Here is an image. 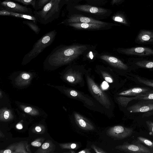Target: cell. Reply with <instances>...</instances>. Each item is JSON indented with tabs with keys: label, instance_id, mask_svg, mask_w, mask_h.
I'll list each match as a JSON object with an SVG mask.
<instances>
[{
	"label": "cell",
	"instance_id": "32",
	"mask_svg": "<svg viewBox=\"0 0 153 153\" xmlns=\"http://www.w3.org/2000/svg\"><path fill=\"white\" fill-rule=\"evenodd\" d=\"M91 147L94 150L96 153H105L106 152L103 150L102 149L98 147L95 145H92Z\"/></svg>",
	"mask_w": 153,
	"mask_h": 153
},
{
	"label": "cell",
	"instance_id": "43",
	"mask_svg": "<svg viewBox=\"0 0 153 153\" xmlns=\"http://www.w3.org/2000/svg\"><path fill=\"white\" fill-rule=\"evenodd\" d=\"M3 152L4 153H11V152L10 150L7 149L4 151Z\"/></svg>",
	"mask_w": 153,
	"mask_h": 153
},
{
	"label": "cell",
	"instance_id": "17",
	"mask_svg": "<svg viewBox=\"0 0 153 153\" xmlns=\"http://www.w3.org/2000/svg\"><path fill=\"white\" fill-rule=\"evenodd\" d=\"M1 5L4 9L15 13H26L29 12V9L25 6L9 0L2 2Z\"/></svg>",
	"mask_w": 153,
	"mask_h": 153
},
{
	"label": "cell",
	"instance_id": "22",
	"mask_svg": "<svg viewBox=\"0 0 153 153\" xmlns=\"http://www.w3.org/2000/svg\"><path fill=\"white\" fill-rule=\"evenodd\" d=\"M0 15L1 16H13L34 21L36 20V18L33 16L27 15L25 14L13 12L4 9L0 11Z\"/></svg>",
	"mask_w": 153,
	"mask_h": 153
},
{
	"label": "cell",
	"instance_id": "28",
	"mask_svg": "<svg viewBox=\"0 0 153 153\" xmlns=\"http://www.w3.org/2000/svg\"><path fill=\"white\" fill-rule=\"evenodd\" d=\"M88 3L95 5H102L104 4L107 0H85Z\"/></svg>",
	"mask_w": 153,
	"mask_h": 153
},
{
	"label": "cell",
	"instance_id": "12",
	"mask_svg": "<svg viewBox=\"0 0 153 153\" xmlns=\"http://www.w3.org/2000/svg\"><path fill=\"white\" fill-rule=\"evenodd\" d=\"M74 7L78 11L97 16H106L111 12L108 9L88 4L77 5Z\"/></svg>",
	"mask_w": 153,
	"mask_h": 153
},
{
	"label": "cell",
	"instance_id": "27",
	"mask_svg": "<svg viewBox=\"0 0 153 153\" xmlns=\"http://www.w3.org/2000/svg\"><path fill=\"white\" fill-rule=\"evenodd\" d=\"M24 23L28 26L36 33L38 34L40 29L36 24L29 21H24Z\"/></svg>",
	"mask_w": 153,
	"mask_h": 153
},
{
	"label": "cell",
	"instance_id": "8",
	"mask_svg": "<svg viewBox=\"0 0 153 153\" xmlns=\"http://www.w3.org/2000/svg\"><path fill=\"white\" fill-rule=\"evenodd\" d=\"M132 143L125 142L123 144L117 146L116 149L126 153H153V151L143 144L133 141Z\"/></svg>",
	"mask_w": 153,
	"mask_h": 153
},
{
	"label": "cell",
	"instance_id": "36",
	"mask_svg": "<svg viewBox=\"0 0 153 153\" xmlns=\"http://www.w3.org/2000/svg\"><path fill=\"white\" fill-rule=\"evenodd\" d=\"M31 145L34 146L39 147L41 146V143L38 142L33 141L31 143Z\"/></svg>",
	"mask_w": 153,
	"mask_h": 153
},
{
	"label": "cell",
	"instance_id": "41",
	"mask_svg": "<svg viewBox=\"0 0 153 153\" xmlns=\"http://www.w3.org/2000/svg\"><path fill=\"white\" fill-rule=\"evenodd\" d=\"M35 129L37 132H39L41 131V128L39 126H36L35 128Z\"/></svg>",
	"mask_w": 153,
	"mask_h": 153
},
{
	"label": "cell",
	"instance_id": "14",
	"mask_svg": "<svg viewBox=\"0 0 153 153\" xmlns=\"http://www.w3.org/2000/svg\"><path fill=\"white\" fill-rule=\"evenodd\" d=\"M100 58L108 64L120 70L129 73L131 70L127 64H125L119 59L109 55H103L100 57Z\"/></svg>",
	"mask_w": 153,
	"mask_h": 153
},
{
	"label": "cell",
	"instance_id": "37",
	"mask_svg": "<svg viewBox=\"0 0 153 153\" xmlns=\"http://www.w3.org/2000/svg\"><path fill=\"white\" fill-rule=\"evenodd\" d=\"M91 149H85L78 152V153H91Z\"/></svg>",
	"mask_w": 153,
	"mask_h": 153
},
{
	"label": "cell",
	"instance_id": "26",
	"mask_svg": "<svg viewBox=\"0 0 153 153\" xmlns=\"http://www.w3.org/2000/svg\"><path fill=\"white\" fill-rule=\"evenodd\" d=\"M153 100V90L151 89L137 96V98L135 100Z\"/></svg>",
	"mask_w": 153,
	"mask_h": 153
},
{
	"label": "cell",
	"instance_id": "3",
	"mask_svg": "<svg viewBox=\"0 0 153 153\" xmlns=\"http://www.w3.org/2000/svg\"><path fill=\"white\" fill-rule=\"evenodd\" d=\"M85 76L88 87L91 94L105 108H109L111 103L107 94L88 75L86 74Z\"/></svg>",
	"mask_w": 153,
	"mask_h": 153
},
{
	"label": "cell",
	"instance_id": "38",
	"mask_svg": "<svg viewBox=\"0 0 153 153\" xmlns=\"http://www.w3.org/2000/svg\"><path fill=\"white\" fill-rule=\"evenodd\" d=\"M49 146V143H44L42 146V149H47Z\"/></svg>",
	"mask_w": 153,
	"mask_h": 153
},
{
	"label": "cell",
	"instance_id": "30",
	"mask_svg": "<svg viewBox=\"0 0 153 153\" xmlns=\"http://www.w3.org/2000/svg\"><path fill=\"white\" fill-rule=\"evenodd\" d=\"M19 2L25 5H31L33 7L35 6L36 0H13Z\"/></svg>",
	"mask_w": 153,
	"mask_h": 153
},
{
	"label": "cell",
	"instance_id": "6",
	"mask_svg": "<svg viewBox=\"0 0 153 153\" xmlns=\"http://www.w3.org/2000/svg\"><path fill=\"white\" fill-rule=\"evenodd\" d=\"M117 51L120 53L129 56L141 57L153 56V48L145 46L119 48Z\"/></svg>",
	"mask_w": 153,
	"mask_h": 153
},
{
	"label": "cell",
	"instance_id": "24",
	"mask_svg": "<svg viewBox=\"0 0 153 153\" xmlns=\"http://www.w3.org/2000/svg\"><path fill=\"white\" fill-rule=\"evenodd\" d=\"M133 141L144 144L153 151V141L144 137L139 136L137 137L136 140Z\"/></svg>",
	"mask_w": 153,
	"mask_h": 153
},
{
	"label": "cell",
	"instance_id": "31",
	"mask_svg": "<svg viewBox=\"0 0 153 153\" xmlns=\"http://www.w3.org/2000/svg\"><path fill=\"white\" fill-rule=\"evenodd\" d=\"M146 123L151 134L153 136V121L147 120Z\"/></svg>",
	"mask_w": 153,
	"mask_h": 153
},
{
	"label": "cell",
	"instance_id": "2",
	"mask_svg": "<svg viewBox=\"0 0 153 153\" xmlns=\"http://www.w3.org/2000/svg\"><path fill=\"white\" fill-rule=\"evenodd\" d=\"M57 32L55 30L45 34L33 46L31 50L24 56L22 65H25L36 57L46 48L50 45L54 40Z\"/></svg>",
	"mask_w": 153,
	"mask_h": 153
},
{
	"label": "cell",
	"instance_id": "33",
	"mask_svg": "<svg viewBox=\"0 0 153 153\" xmlns=\"http://www.w3.org/2000/svg\"><path fill=\"white\" fill-rule=\"evenodd\" d=\"M51 0H39L38 5L39 7H42L49 2Z\"/></svg>",
	"mask_w": 153,
	"mask_h": 153
},
{
	"label": "cell",
	"instance_id": "9",
	"mask_svg": "<svg viewBox=\"0 0 153 153\" xmlns=\"http://www.w3.org/2000/svg\"><path fill=\"white\" fill-rule=\"evenodd\" d=\"M131 113H145L153 110V100H143L127 108Z\"/></svg>",
	"mask_w": 153,
	"mask_h": 153
},
{
	"label": "cell",
	"instance_id": "40",
	"mask_svg": "<svg viewBox=\"0 0 153 153\" xmlns=\"http://www.w3.org/2000/svg\"><path fill=\"white\" fill-rule=\"evenodd\" d=\"M32 110V108L30 107H27L25 108L24 111L26 113H29Z\"/></svg>",
	"mask_w": 153,
	"mask_h": 153
},
{
	"label": "cell",
	"instance_id": "42",
	"mask_svg": "<svg viewBox=\"0 0 153 153\" xmlns=\"http://www.w3.org/2000/svg\"><path fill=\"white\" fill-rule=\"evenodd\" d=\"M16 128L18 129H22V125L20 124H18L16 125Z\"/></svg>",
	"mask_w": 153,
	"mask_h": 153
},
{
	"label": "cell",
	"instance_id": "10",
	"mask_svg": "<svg viewBox=\"0 0 153 153\" xmlns=\"http://www.w3.org/2000/svg\"><path fill=\"white\" fill-rule=\"evenodd\" d=\"M133 133V129L121 126H116L109 128L108 135L117 139H122L130 136Z\"/></svg>",
	"mask_w": 153,
	"mask_h": 153
},
{
	"label": "cell",
	"instance_id": "29",
	"mask_svg": "<svg viewBox=\"0 0 153 153\" xmlns=\"http://www.w3.org/2000/svg\"><path fill=\"white\" fill-rule=\"evenodd\" d=\"M101 73L103 77L106 82L110 83L113 82V80L112 78L108 73L104 71H101Z\"/></svg>",
	"mask_w": 153,
	"mask_h": 153
},
{
	"label": "cell",
	"instance_id": "21",
	"mask_svg": "<svg viewBox=\"0 0 153 153\" xmlns=\"http://www.w3.org/2000/svg\"><path fill=\"white\" fill-rule=\"evenodd\" d=\"M151 89L148 87H135L122 91L118 94L120 96H135Z\"/></svg>",
	"mask_w": 153,
	"mask_h": 153
},
{
	"label": "cell",
	"instance_id": "13",
	"mask_svg": "<svg viewBox=\"0 0 153 153\" xmlns=\"http://www.w3.org/2000/svg\"><path fill=\"white\" fill-rule=\"evenodd\" d=\"M134 42L140 45H153V30H140L135 38Z\"/></svg>",
	"mask_w": 153,
	"mask_h": 153
},
{
	"label": "cell",
	"instance_id": "18",
	"mask_svg": "<svg viewBox=\"0 0 153 153\" xmlns=\"http://www.w3.org/2000/svg\"><path fill=\"white\" fill-rule=\"evenodd\" d=\"M65 91L67 92L70 96L75 99L81 101L89 106H93L95 105L93 101L91 99L78 91L68 88Z\"/></svg>",
	"mask_w": 153,
	"mask_h": 153
},
{
	"label": "cell",
	"instance_id": "25",
	"mask_svg": "<svg viewBox=\"0 0 153 153\" xmlns=\"http://www.w3.org/2000/svg\"><path fill=\"white\" fill-rule=\"evenodd\" d=\"M136 98V96L131 97H127L120 96L116 98V99L120 105L123 107H126L129 102L133 100H135Z\"/></svg>",
	"mask_w": 153,
	"mask_h": 153
},
{
	"label": "cell",
	"instance_id": "4",
	"mask_svg": "<svg viewBox=\"0 0 153 153\" xmlns=\"http://www.w3.org/2000/svg\"><path fill=\"white\" fill-rule=\"evenodd\" d=\"M62 0H51L45 4L37 15L43 23H48L59 11V4Z\"/></svg>",
	"mask_w": 153,
	"mask_h": 153
},
{
	"label": "cell",
	"instance_id": "16",
	"mask_svg": "<svg viewBox=\"0 0 153 153\" xmlns=\"http://www.w3.org/2000/svg\"><path fill=\"white\" fill-rule=\"evenodd\" d=\"M68 24L70 26L76 29L88 30L104 29L114 25H105L98 24L83 23H69Z\"/></svg>",
	"mask_w": 153,
	"mask_h": 153
},
{
	"label": "cell",
	"instance_id": "44",
	"mask_svg": "<svg viewBox=\"0 0 153 153\" xmlns=\"http://www.w3.org/2000/svg\"><path fill=\"white\" fill-rule=\"evenodd\" d=\"M71 0L72 2L74 3H77L79 1H80L82 0Z\"/></svg>",
	"mask_w": 153,
	"mask_h": 153
},
{
	"label": "cell",
	"instance_id": "5",
	"mask_svg": "<svg viewBox=\"0 0 153 153\" xmlns=\"http://www.w3.org/2000/svg\"><path fill=\"white\" fill-rule=\"evenodd\" d=\"M59 74L62 80L72 84H80L83 81L82 73L70 65L66 67Z\"/></svg>",
	"mask_w": 153,
	"mask_h": 153
},
{
	"label": "cell",
	"instance_id": "23",
	"mask_svg": "<svg viewBox=\"0 0 153 153\" xmlns=\"http://www.w3.org/2000/svg\"><path fill=\"white\" fill-rule=\"evenodd\" d=\"M112 19L116 22L129 26V22L125 15L120 12H117L112 17Z\"/></svg>",
	"mask_w": 153,
	"mask_h": 153
},
{
	"label": "cell",
	"instance_id": "11",
	"mask_svg": "<svg viewBox=\"0 0 153 153\" xmlns=\"http://www.w3.org/2000/svg\"><path fill=\"white\" fill-rule=\"evenodd\" d=\"M127 64L131 71L140 68L152 69L153 68V59L143 57L131 58L129 59Z\"/></svg>",
	"mask_w": 153,
	"mask_h": 153
},
{
	"label": "cell",
	"instance_id": "7",
	"mask_svg": "<svg viewBox=\"0 0 153 153\" xmlns=\"http://www.w3.org/2000/svg\"><path fill=\"white\" fill-rule=\"evenodd\" d=\"M36 75L35 72L21 71L13 73L10 79L14 84L22 86L29 84Z\"/></svg>",
	"mask_w": 153,
	"mask_h": 153
},
{
	"label": "cell",
	"instance_id": "34",
	"mask_svg": "<svg viewBox=\"0 0 153 153\" xmlns=\"http://www.w3.org/2000/svg\"><path fill=\"white\" fill-rule=\"evenodd\" d=\"M124 0H111V3L112 5H118L121 4Z\"/></svg>",
	"mask_w": 153,
	"mask_h": 153
},
{
	"label": "cell",
	"instance_id": "19",
	"mask_svg": "<svg viewBox=\"0 0 153 153\" xmlns=\"http://www.w3.org/2000/svg\"><path fill=\"white\" fill-rule=\"evenodd\" d=\"M125 75L128 79L136 83L153 88V79H148L130 73L126 74Z\"/></svg>",
	"mask_w": 153,
	"mask_h": 153
},
{
	"label": "cell",
	"instance_id": "35",
	"mask_svg": "<svg viewBox=\"0 0 153 153\" xmlns=\"http://www.w3.org/2000/svg\"><path fill=\"white\" fill-rule=\"evenodd\" d=\"M153 115V110L144 113L142 115V117H148Z\"/></svg>",
	"mask_w": 153,
	"mask_h": 153
},
{
	"label": "cell",
	"instance_id": "15",
	"mask_svg": "<svg viewBox=\"0 0 153 153\" xmlns=\"http://www.w3.org/2000/svg\"><path fill=\"white\" fill-rule=\"evenodd\" d=\"M68 23H83L98 24L105 25H114V24L109 23L105 22L96 20L94 18L84 16L78 14L71 15L67 19Z\"/></svg>",
	"mask_w": 153,
	"mask_h": 153
},
{
	"label": "cell",
	"instance_id": "45",
	"mask_svg": "<svg viewBox=\"0 0 153 153\" xmlns=\"http://www.w3.org/2000/svg\"><path fill=\"white\" fill-rule=\"evenodd\" d=\"M66 1H68L70 0H65Z\"/></svg>",
	"mask_w": 153,
	"mask_h": 153
},
{
	"label": "cell",
	"instance_id": "39",
	"mask_svg": "<svg viewBox=\"0 0 153 153\" xmlns=\"http://www.w3.org/2000/svg\"><path fill=\"white\" fill-rule=\"evenodd\" d=\"M9 113L7 111H6L4 113V117L5 119H7L9 117Z\"/></svg>",
	"mask_w": 153,
	"mask_h": 153
},
{
	"label": "cell",
	"instance_id": "1",
	"mask_svg": "<svg viewBox=\"0 0 153 153\" xmlns=\"http://www.w3.org/2000/svg\"><path fill=\"white\" fill-rule=\"evenodd\" d=\"M89 47L85 45H60L46 58L43 63L44 69L52 71L68 64L86 51Z\"/></svg>",
	"mask_w": 153,
	"mask_h": 153
},
{
	"label": "cell",
	"instance_id": "20",
	"mask_svg": "<svg viewBox=\"0 0 153 153\" xmlns=\"http://www.w3.org/2000/svg\"><path fill=\"white\" fill-rule=\"evenodd\" d=\"M74 117L77 125L82 129L92 130L94 127L92 124L85 118L77 112L74 113Z\"/></svg>",
	"mask_w": 153,
	"mask_h": 153
}]
</instances>
